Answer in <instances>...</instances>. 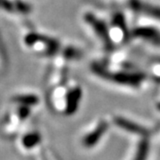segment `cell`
<instances>
[{
    "label": "cell",
    "instance_id": "6da1fadb",
    "mask_svg": "<svg viewBox=\"0 0 160 160\" xmlns=\"http://www.w3.org/2000/svg\"><path fill=\"white\" fill-rule=\"evenodd\" d=\"M93 70L95 73L105 78V79L111 80L115 83L121 84V85H128L130 86H138V85H140L145 78V76L140 72H128L126 70L109 72L107 69L96 66V65Z\"/></svg>",
    "mask_w": 160,
    "mask_h": 160
},
{
    "label": "cell",
    "instance_id": "7a4b0ae2",
    "mask_svg": "<svg viewBox=\"0 0 160 160\" xmlns=\"http://www.w3.org/2000/svg\"><path fill=\"white\" fill-rule=\"evenodd\" d=\"M86 22L91 24L93 30L95 33L98 35V37L102 40L104 43V46L106 47H112L113 41L110 38V33L108 29V27L105 25V23L102 22V21L98 20L97 18L93 17L92 14H87L86 18Z\"/></svg>",
    "mask_w": 160,
    "mask_h": 160
},
{
    "label": "cell",
    "instance_id": "3957f363",
    "mask_svg": "<svg viewBox=\"0 0 160 160\" xmlns=\"http://www.w3.org/2000/svg\"><path fill=\"white\" fill-rule=\"evenodd\" d=\"M130 8L133 11L139 12L144 15L160 20V6H155L153 4H149L146 2H142L140 0H132L130 2Z\"/></svg>",
    "mask_w": 160,
    "mask_h": 160
},
{
    "label": "cell",
    "instance_id": "277c9868",
    "mask_svg": "<svg viewBox=\"0 0 160 160\" xmlns=\"http://www.w3.org/2000/svg\"><path fill=\"white\" fill-rule=\"evenodd\" d=\"M132 36L141 39L146 40L157 46H160V31L151 27H140L132 31Z\"/></svg>",
    "mask_w": 160,
    "mask_h": 160
},
{
    "label": "cell",
    "instance_id": "5b68a950",
    "mask_svg": "<svg viewBox=\"0 0 160 160\" xmlns=\"http://www.w3.org/2000/svg\"><path fill=\"white\" fill-rule=\"evenodd\" d=\"M80 98H81V91L79 88H76L69 92L67 98V110H66L68 114H72L74 111L77 110Z\"/></svg>",
    "mask_w": 160,
    "mask_h": 160
},
{
    "label": "cell",
    "instance_id": "8992f818",
    "mask_svg": "<svg viewBox=\"0 0 160 160\" xmlns=\"http://www.w3.org/2000/svg\"><path fill=\"white\" fill-rule=\"evenodd\" d=\"M115 122H116L117 125L123 127L124 129H126L127 131L135 132V133H141V134H146L147 133V130H145L144 128L138 126L137 124H135V123L130 122L129 120L121 118H117Z\"/></svg>",
    "mask_w": 160,
    "mask_h": 160
},
{
    "label": "cell",
    "instance_id": "52a82bcc",
    "mask_svg": "<svg viewBox=\"0 0 160 160\" xmlns=\"http://www.w3.org/2000/svg\"><path fill=\"white\" fill-rule=\"evenodd\" d=\"M106 125L105 124H102L100 125L97 129H95L94 131L91 132L90 134L86 135L85 139H84V144L86 145V147H92L93 146L95 143L99 141V139L101 138L102 132L106 130Z\"/></svg>",
    "mask_w": 160,
    "mask_h": 160
},
{
    "label": "cell",
    "instance_id": "ba28073f",
    "mask_svg": "<svg viewBox=\"0 0 160 160\" xmlns=\"http://www.w3.org/2000/svg\"><path fill=\"white\" fill-rule=\"evenodd\" d=\"M40 141L41 137L38 133H29L22 138V145L27 149H30L38 144Z\"/></svg>",
    "mask_w": 160,
    "mask_h": 160
},
{
    "label": "cell",
    "instance_id": "9c48e42d",
    "mask_svg": "<svg viewBox=\"0 0 160 160\" xmlns=\"http://www.w3.org/2000/svg\"><path fill=\"white\" fill-rule=\"evenodd\" d=\"M15 101L22 103V105L29 106V105H34L38 102V98L34 95H22L15 98Z\"/></svg>",
    "mask_w": 160,
    "mask_h": 160
},
{
    "label": "cell",
    "instance_id": "30bf717a",
    "mask_svg": "<svg viewBox=\"0 0 160 160\" xmlns=\"http://www.w3.org/2000/svg\"><path fill=\"white\" fill-rule=\"evenodd\" d=\"M139 150H138L137 154L134 160H146L147 154H148V150H149V146L147 142H142L139 146Z\"/></svg>",
    "mask_w": 160,
    "mask_h": 160
},
{
    "label": "cell",
    "instance_id": "8fae6325",
    "mask_svg": "<svg viewBox=\"0 0 160 160\" xmlns=\"http://www.w3.org/2000/svg\"><path fill=\"white\" fill-rule=\"evenodd\" d=\"M29 109H28V107L25 106V105H22V106L19 109V115H20V118H21L22 119L26 118L29 116Z\"/></svg>",
    "mask_w": 160,
    "mask_h": 160
}]
</instances>
